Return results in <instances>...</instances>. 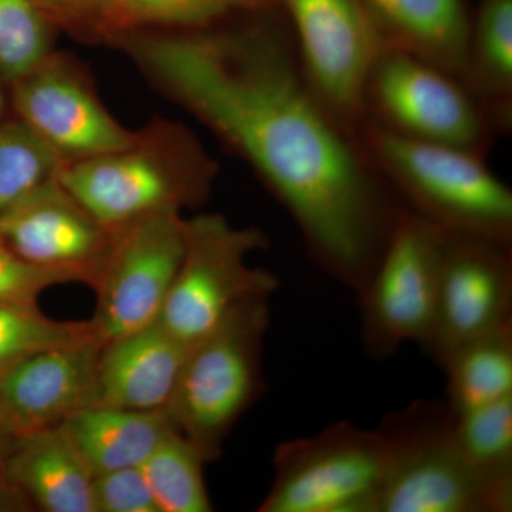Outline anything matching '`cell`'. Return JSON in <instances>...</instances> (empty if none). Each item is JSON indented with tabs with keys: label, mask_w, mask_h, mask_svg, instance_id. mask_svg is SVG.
<instances>
[{
	"label": "cell",
	"mask_w": 512,
	"mask_h": 512,
	"mask_svg": "<svg viewBox=\"0 0 512 512\" xmlns=\"http://www.w3.org/2000/svg\"><path fill=\"white\" fill-rule=\"evenodd\" d=\"M276 8L238 25L146 30L109 43L251 165L316 265L357 295L404 208L353 127L306 82L291 39L271 18Z\"/></svg>",
	"instance_id": "cell-1"
},
{
	"label": "cell",
	"mask_w": 512,
	"mask_h": 512,
	"mask_svg": "<svg viewBox=\"0 0 512 512\" xmlns=\"http://www.w3.org/2000/svg\"><path fill=\"white\" fill-rule=\"evenodd\" d=\"M215 161L191 131L154 120L131 146L82 160L64 161L56 180L107 228L184 208L210 198Z\"/></svg>",
	"instance_id": "cell-2"
},
{
	"label": "cell",
	"mask_w": 512,
	"mask_h": 512,
	"mask_svg": "<svg viewBox=\"0 0 512 512\" xmlns=\"http://www.w3.org/2000/svg\"><path fill=\"white\" fill-rule=\"evenodd\" d=\"M363 124L367 154L407 210L447 234L511 245L512 192L480 153Z\"/></svg>",
	"instance_id": "cell-3"
},
{
	"label": "cell",
	"mask_w": 512,
	"mask_h": 512,
	"mask_svg": "<svg viewBox=\"0 0 512 512\" xmlns=\"http://www.w3.org/2000/svg\"><path fill=\"white\" fill-rule=\"evenodd\" d=\"M269 319L268 296L248 299L188 349L164 410L205 463L221 457L235 424L264 393Z\"/></svg>",
	"instance_id": "cell-4"
},
{
	"label": "cell",
	"mask_w": 512,
	"mask_h": 512,
	"mask_svg": "<svg viewBox=\"0 0 512 512\" xmlns=\"http://www.w3.org/2000/svg\"><path fill=\"white\" fill-rule=\"evenodd\" d=\"M266 247L264 231L235 227L224 215L185 218L183 259L158 322L191 346L239 303L271 298L279 279L248 262L249 255Z\"/></svg>",
	"instance_id": "cell-5"
},
{
	"label": "cell",
	"mask_w": 512,
	"mask_h": 512,
	"mask_svg": "<svg viewBox=\"0 0 512 512\" xmlns=\"http://www.w3.org/2000/svg\"><path fill=\"white\" fill-rule=\"evenodd\" d=\"M446 402L416 400L377 427L386 474L377 512H490L457 446Z\"/></svg>",
	"instance_id": "cell-6"
},
{
	"label": "cell",
	"mask_w": 512,
	"mask_h": 512,
	"mask_svg": "<svg viewBox=\"0 0 512 512\" xmlns=\"http://www.w3.org/2000/svg\"><path fill=\"white\" fill-rule=\"evenodd\" d=\"M379 430L339 421L275 450V477L259 512H377L386 474Z\"/></svg>",
	"instance_id": "cell-7"
},
{
	"label": "cell",
	"mask_w": 512,
	"mask_h": 512,
	"mask_svg": "<svg viewBox=\"0 0 512 512\" xmlns=\"http://www.w3.org/2000/svg\"><path fill=\"white\" fill-rule=\"evenodd\" d=\"M448 234L404 208L382 258L357 293L360 339L375 360L392 357L404 343L429 332Z\"/></svg>",
	"instance_id": "cell-8"
},
{
	"label": "cell",
	"mask_w": 512,
	"mask_h": 512,
	"mask_svg": "<svg viewBox=\"0 0 512 512\" xmlns=\"http://www.w3.org/2000/svg\"><path fill=\"white\" fill-rule=\"evenodd\" d=\"M288 15L299 64L313 92L338 119L366 120V87L377 56L389 45L362 0H276Z\"/></svg>",
	"instance_id": "cell-9"
},
{
	"label": "cell",
	"mask_w": 512,
	"mask_h": 512,
	"mask_svg": "<svg viewBox=\"0 0 512 512\" xmlns=\"http://www.w3.org/2000/svg\"><path fill=\"white\" fill-rule=\"evenodd\" d=\"M184 248L181 212H158L114 229L109 254L92 285L97 303L89 322L103 345L156 322Z\"/></svg>",
	"instance_id": "cell-10"
},
{
	"label": "cell",
	"mask_w": 512,
	"mask_h": 512,
	"mask_svg": "<svg viewBox=\"0 0 512 512\" xmlns=\"http://www.w3.org/2000/svg\"><path fill=\"white\" fill-rule=\"evenodd\" d=\"M402 136L483 150L487 121L473 94L439 67L387 45L366 87V119Z\"/></svg>",
	"instance_id": "cell-11"
},
{
	"label": "cell",
	"mask_w": 512,
	"mask_h": 512,
	"mask_svg": "<svg viewBox=\"0 0 512 512\" xmlns=\"http://www.w3.org/2000/svg\"><path fill=\"white\" fill-rule=\"evenodd\" d=\"M10 86L18 119L63 163L121 150L140 134L104 107L82 64L56 50Z\"/></svg>",
	"instance_id": "cell-12"
},
{
	"label": "cell",
	"mask_w": 512,
	"mask_h": 512,
	"mask_svg": "<svg viewBox=\"0 0 512 512\" xmlns=\"http://www.w3.org/2000/svg\"><path fill=\"white\" fill-rule=\"evenodd\" d=\"M512 322L511 245L448 234L436 306L420 348L437 366Z\"/></svg>",
	"instance_id": "cell-13"
},
{
	"label": "cell",
	"mask_w": 512,
	"mask_h": 512,
	"mask_svg": "<svg viewBox=\"0 0 512 512\" xmlns=\"http://www.w3.org/2000/svg\"><path fill=\"white\" fill-rule=\"evenodd\" d=\"M113 235L56 177L0 214V238L16 255L90 288Z\"/></svg>",
	"instance_id": "cell-14"
},
{
	"label": "cell",
	"mask_w": 512,
	"mask_h": 512,
	"mask_svg": "<svg viewBox=\"0 0 512 512\" xmlns=\"http://www.w3.org/2000/svg\"><path fill=\"white\" fill-rule=\"evenodd\" d=\"M97 339L45 350L0 375V430L9 436L62 426L94 406Z\"/></svg>",
	"instance_id": "cell-15"
},
{
	"label": "cell",
	"mask_w": 512,
	"mask_h": 512,
	"mask_svg": "<svg viewBox=\"0 0 512 512\" xmlns=\"http://www.w3.org/2000/svg\"><path fill=\"white\" fill-rule=\"evenodd\" d=\"M190 345L158 322L101 346L94 406L163 410Z\"/></svg>",
	"instance_id": "cell-16"
},
{
	"label": "cell",
	"mask_w": 512,
	"mask_h": 512,
	"mask_svg": "<svg viewBox=\"0 0 512 512\" xmlns=\"http://www.w3.org/2000/svg\"><path fill=\"white\" fill-rule=\"evenodd\" d=\"M2 483L46 512H96L93 476L59 427L10 436Z\"/></svg>",
	"instance_id": "cell-17"
},
{
	"label": "cell",
	"mask_w": 512,
	"mask_h": 512,
	"mask_svg": "<svg viewBox=\"0 0 512 512\" xmlns=\"http://www.w3.org/2000/svg\"><path fill=\"white\" fill-rule=\"evenodd\" d=\"M390 46L463 83L471 19L464 0H362Z\"/></svg>",
	"instance_id": "cell-18"
},
{
	"label": "cell",
	"mask_w": 512,
	"mask_h": 512,
	"mask_svg": "<svg viewBox=\"0 0 512 512\" xmlns=\"http://www.w3.org/2000/svg\"><path fill=\"white\" fill-rule=\"evenodd\" d=\"M60 429L93 477L140 467L175 427L165 410L92 406L74 413Z\"/></svg>",
	"instance_id": "cell-19"
},
{
	"label": "cell",
	"mask_w": 512,
	"mask_h": 512,
	"mask_svg": "<svg viewBox=\"0 0 512 512\" xmlns=\"http://www.w3.org/2000/svg\"><path fill=\"white\" fill-rule=\"evenodd\" d=\"M457 446L490 512L512 510V396L456 417Z\"/></svg>",
	"instance_id": "cell-20"
},
{
	"label": "cell",
	"mask_w": 512,
	"mask_h": 512,
	"mask_svg": "<svg viewBox=\"0 0 512 512\" xmlns=\"http://www.w3.org/2000/svg\"><path fill=\"white\" fill-rule=\"evenodd\" d=\"M276 6V0H104L96 40L109 43L146 30L207 28Z\"/></svg>",
	"instance_id": "cell-21"
},
{
	"label": "cell",
	"mask_w": 512,
	"mask_h": 512,
	"mask_svg": "<svg viewBox=\"0 0 512 512\" xmlns=\"http://www.w3.org/2000/svg\"><path fill=\"white\" fill-rule=\"evenodd\" d=\"M441 370L456 417L512 396V322L457 350Z\"/></svg>",
	"instance_id": "cell-22"
},
{
	"label": "cell",
	"mask_w": 512,
	"mask_h": 512,
	"mask_svg": "<svg viewBox=\"0 0 512 512\" xmlns=\"http://www.w3.org/2000/svg\"><path fill=\"white\" fill-rule=\"evenodd\" d=\"M463 84L507 116L512 97V0H483L471 20Z\"/></svg>",
	"instance_id": "cell-23"
},
{
	"label": "cell",
	"mask_w": 512,
	"mask_h": 512,
	"mask_svg": "<svg viewBox=\"0 0 512 512\" xmlns=\"http://www.w3.org/2000/svg\"><path fill=\"white\" fill-rule=\"evenodd\" d=\"M194 446L178 431L170 434L141 464L160 512H210L204 467Z\"/></svg>",
	"instance_id": "cell-24"
},
{
	"label": "cell",
	"mask_w": 512,
	"mask_h": 512,
	"mask_svg": "<svg viewBox=\"0 0 512 512\" xmlns=\"http://www.w3.org/2000/svg\"><path fill=\"white\" fill-rule=\"evenodd\" d=\"M90 339L97 336L89 320H56L37 303L0 302V375L37 353Z\"/></svg>",
	"instance_id": "cell-25"
},
{
	"label": "cell",
	"mask_w": 512,
	"mask_h": 512,
	"mask_svg": "<svg viewBox=\"0 0 512 512\" xmlns=\"http://www.w3.org/2000/svg\"><path fill=\"white\" fill-rule=\"evenodd\" d=\"M63 160L19 119L0 123V214L55 177Z\"/></svg>",
	"instance_id": "cell-26"
},
{
	"label": "cell",
	"mask_w": 512,
	"mask_h": 512,
	"mask_svg": "<svg viewBox=\"0 0 512 512\" xmlns=\"http://www.w3.org/2000/svg\"><path fill=\"white\" fill-rule=\"evenodd\" d=\"M56 25L39 0H0V77L12 84L53 52Z\"/></svg>",
	"instance_id": "cell-27"
},
{
	"label": "cell",
	"mask_w": 512,
	"mask_h": 512,
	"mask_svg": "<svg viewBox=\"0 0 512 512\" xmlns=\"http://www.w3.org/2000/svg\"><path fill=\"white\" fill-rule=\"evenodd\" d=\"M93 501L96 512H160L141 467L93 477Z\"/></svg>",
	"instance_id": "cell-28"
},
{
	"label": "cell",
	"mask_w": 512,
	"mask_h": 512,
	"mask_svg": "<svg viewBox=\"0 0 512 512\" xmlns=\"http://www.w3.org/2000/svg\"><path fill=\"white\" fill-rule=\"evenodd\" d=\"M67 282H74L73 278L30 264L0 238V302L37 303L46 289Z\"/></svg>",
	"instance_id": "cell-29"
},
{
	"label": "cell",
	"mask_w": 512,
	"mask_h": 512,
	"mask_svg": "<svg viewBox=\"0 0 512 512\" xmlns=\"http://www.w3.org/2000/svg\"><path fill=\"white\" fill-rule=\"evenodd\" d=\"M57 29L84 40H96L104 0H39Z\"/></svg>",
	"instance_id": "cell-30"
},
{
	"label": "cell",
	"mask_w": 512,
	"mask_h": 512,
	"mask_svg": "<svg viewBox=\"0 0 512 512\" xmlns=\"http://www.w3.org/2000/svg\"><path fill=\"white\" fill-rule=\"evenodd\" d=\"M10 441L9 434L0 430V484H2L3 461H5L6 450H8Z\"/></svg>",
	"instance_id": "cell-31"
},
{
	"label": "cell",
	"mask_w": 512,
	"mask_h": 512,
	"mask_svg": "<svg viewBox=\"0 0 512 512\" xmlns=\"http://www.w3.org/2000/svg\"><path fill=\"white\" fill-rule=\"evenodd\" d=\"M0 80H2V77H0ZM6 109V97L5 92H3L2 89V83H0V117H2L3 111Z\"/></svg>",
	"instance_id": "cell-32"
}]
</instances>
